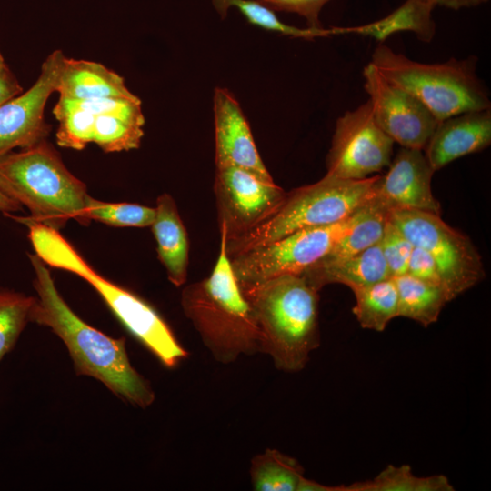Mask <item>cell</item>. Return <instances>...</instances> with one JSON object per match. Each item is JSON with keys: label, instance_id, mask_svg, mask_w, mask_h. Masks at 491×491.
<instances>
[{"label": "cell", "instance_id": "d590c367", "mask_svg": "<svg viewBox=\"0 0 491 491\" xmlns=\"http://www.w3.org/2000/svg\"><path fill=\"white\" fill-rule=\"evenodd\" d=\"M23 209V206L16 202L15 199L10 197L0 187V212L5 213H14Z\"/></svg>", "mask_w": 491, "mask_h": 491}, {"label": "cell", "instance_id": "1f68e13d", "mask_svg": "<svg viewBox=\"0 0 491 491\" xmlns=\"http://www.w3.org/2000/svg\"><path fill=\"white\" fill-rule=\"evenodd\" d=\"M273 11L296 13L303 16L308 27L324 28L319 20L322 7L330 0H257Z\"/></svg>", "mask_w": 491, "mask_h": 491}, {"label": "cell", "instance_id": "cb8c5ba5", "mask_svg": "<svg viewBox=\"0 0 491 491\" xmlns=\"http://www.w3.org/2000/svg\"><path fill=\"white\" fill-rule=\"evenodd\" d=\"M304 468L296 459L267 448L251 459L250 479L256 491H298Z\"/></svg>", "mask_w": 491, "mask_h": 491}, {"label": "cell", "instance_id": "2e32d148", "mask_svg": "<svg viewBox=\"0 0 491 491\" xmlns=\"http://www.w3.org/2000/svg\"><path fill=\"white\" fill-rule=\"evenodd\" d=\"M490 144L491 110L487 108L464 112L439 122L423 151L436 172Z\"/></svg>", "mask_w": 491, "mask_h": 491}, {"label": "cell", "instance_id": "4316f807", "mask_svg": "<svg viewBox=\"0 0 491 491\" xmlns=\"http://www.w3.org/2000/svg\"><path fill=\"white\" fill-rule=\"evenodd\" d=\"M36 297L0 288V362L16 344L21 333L31 322Z\"/></svg>", "mask_w": 491, "mask_h": 491}, {"label": "cell", "instance_id": "3957f363", "mask_svg": "<svg viewBox=\"0 0 491 491\" xmlns=\"http://www.w3.org/2000/svg\"><path fill=\"white\" fill-rule=\"evenodd\" d=\"M260 327L262 353L286 373L303 370L320 345L319 295L301 275L240 286Z\"/></svg>", "mask_w": 491, "mask_h": 491}, {"label": "cell", "instance_id": "ac0fdd59", "mask_svg": "<svg viewBox=\"0 0 491 491\" xmlns=\"http://www.w3.org/2000/svg\"><path fill=\"white\" fill-rule=\"evenodd\" d=\"M300 275L317 291L329 284H342L353 290L391 276L379 243L341 259L318 260Z\"/></svg>", "mask_w": 491, "mask_h": 491}, {"label": "cell", "instance_id": "52a82bcc", "mask_svg": "<svg viewBox=\"0 0 491 491\" xmlns=\"http://www.w3.org/2000/svg\"><path fill=\"white\" fill-rule=\"evenodd\" d=\"M370 63L384 78L418 99L438 122L464 112L490 108L487 89L476 73L473 57L426 64L380 44Z\"/></svg>", "mask_w": 491, "mask_h": 491}, {"label": "cell", "instance_id": "d6a6232c", "mask_svg": "<svg viewBox=\"0 0 491 491\" xmlns=\"http://www.w3.org/2000/svg\"><path fill=\"white\" fill-rule=\"evenodd\" d=\"M406 274L425 282L443 286L434 258L428 252L419 246H414L412 249Z\"/></svg>", "mask_w": 491, "mask_h": 491}, {"label": "cell", "instance_id": "d6986e66", "mask_svg": "<svg viewBox=\"0 0 491 491\" xmlns=\"http://www.w3.org/2000/svg\"><path fill=\"white\" fill-rule=\"evenodd\" d=\"M155 215L151 225L160 262L169 281L183 286L187 278L189 242L174 198L168 194L157 197Z\"/></svg>", "mask_w": 491, "mask_h": 491}, {"label": "cell", "instance_id": "7a4b0ae2", "mask_svg": "<svg viewBox=\"0 0 491 491\" xmlns=\"http://www.w3.org/2000/svg\"><path fill=\"white\" fill-rule=\"evenodd\" d=\"M219 233V254L211 274L186 286L180 302L213 357L231 364L243 355L262 353L263 337L226 255L225 235Z\"/></svg>", "mask_w": 491, "mask_h": 491}, {"label": "cell", "instance_id": "ba28073f", "mask_svg": "<svg viewBox=\"0 0 491 491\" xmlns=\"http://www.w3.org/2000/svg\"><path fill=\"white\" fill-rule=\"evenodd\" d=\"M389 219L413 246L432 256L451 300L485 277L481 256L470 238L447 225L440 215L393 209Z\"/></svg>", "mask_w": 491, "mask_h": 491}, {"label": "cell", "instance_id": "9a60e30c", "mask_svg": "<svg viewBox=\"0 0 491 491\" xmlns=\"http://www.w3.org/2000/svg\"><path fill=\"white\" fill-rule=\"evenodd\" d=\"M435 171L423 150L401 147L380 175L376 194L393 209H409L441 215L431 189Z\"/></svg>", "mask_w": 491, "mask_h": 491}, {"label": "cell", "instance_id": "603a6c76", "mask_svg": "<svg viewBox=\"0 0 491 491\" xmlns=\"http://www.w3.org/2000/svg\"><path fill=\"white\" fill-rule=\"evenodd\" d=\"M352 291L356 300L352 311L363 328L382 332L398 316V293L393 276Z\"/></svg>", "mask_w": 491, "mask_h": 491}, {"label": "cell", "instance_id": "6da1fadb", "mask_svg": "<svg viewBox=\"0 0 491 491\" xmlns=\"http://www.w3.org/2000/svg\"><path fill=\"white\" fill-rule=\"evenodd\" d=\"M28 256L37 295L31 322L49 327L64 342L77 375L100 381L133 406H151L155 392L132 366L125 338H113L80 318L59 294L46 265L35 254Z\"/></svg>", "mask_w": 491, "mask_h": 491}, {"label": "cell", "instance_id": "ffe728a7", "mask_svg": "<svg viewBox=\"0 0 491 491\" xmlns=\"http://www.w3.org/2000/svg\"><path fill=\"white\" fill-rule=\"evenodd\" d=\"M433 9L419 0H406L388 15L369 24L332 27L334 35L355 34L369 36L383 43L390 35L411 31L419 40L430 42L436 34V24L432 18Z\"/></svg>", "mask_w": 491, "mask_h": 491}, {"label": "cell", "instance_id": "f1b7e54d", "mask_svg": "<svg viewBox=\"0 0 491 491\" xmlns=\"http://www.w3.org/2000/svg\"><path fill=\"white\" fill-rule=\"evenodd\" d=\"M143 126L114 114L95 115L93 143L104 152L129 151L140 146Z\"/></svg>", "mask_w": 491, "mask_h": 491}, {"label": "cell", "instance_id": "836d02e7", "mask_svg": "<svg viewBox=\"0 0 491 491\" xmlns=\"http://www.w3.org/2000/svg\"><path fill=\"white\" fill-rule=\"evenodd\" d=\"M22 92V86L9 68L0 71V106Z\"/></svg>", "mask_w": 491, "mask_h": 491}, {"label": "cell", "instance_id": "277c9868", "mask_svg": "<svg viewBox=\"0 0 491 491\" xmlns=\"http://www.w3.org/2000/svg\"><path fill=\"white\" fill-rule=\"evenodd\" d=\"M28 228L35 254L47 266L73 273L100 295L125 329L172 368L188 356L160 314L145 299L98 274L60 234L59 230L20 216Z\"/></svg>", "mask_w": 491, "mask_h": 491}, {"label": "cell", "instance_id": "8d00e7d4", "mask_svg": "<svg viewBox=\"0 0 491 491\" xmlns=\"http://www.w3.org/2000/svg\"><path fill=\"white\" fill-rule=\"evenodd\" d=\"M8 68V66L6 65L5 62V59L0 52V71L4 70V69H6Z\"/></svg>", "mask_w": 491, "mask_h": 491}, {"label": "cell", "instance_id": "4dcf8cb0", "mask_svg": "<svg viewBox=\"0 0 491 491\" xmlns=\"http://www.w3.org/2000/svg\"><path fill=\"white\" fill-rule=\"evenodd\" d=\"M379 244L391 276L406 274L414 246L389 218Z\"/></svg>", "mask_w": 491, "mask_h": 491}, {"label": "cell", "instance_id": "83f0119b", "mask_svg": "<svg viewBox=\"0 0 491 491\" xmlns=\"http://www.w3.org/2000/svg\"><path fill=\"white\" fill-rule=\"evenodd\" d=\"M213 4L222 17L225 16L230 6H236L252 25L285 35L306 39L334 35L332 28H298L284 24L277 18L273 10L257 0H213Z\"/></svg>", "mask_w": 491, "mask_h": 491}, {"label": "cell", "instance_id": "5b68a950", "mask_svg": "<svg viewBox=\"0 0 491 491\" xmlns=\"http://www.w3.org/2000/svg\"><path fill=\"white\" fill-rule=\"evenodd\" d=\"M0 187L46 226L60 230L71 219L83 225L90 223L85 185L46 140L0 157Z\"/></svg>", "mask_w": 491, "mask_h": 491}, {"label": "cell", "instance_id": "8992f818", "mask_svg": "<svg viewBox=\"0 0 491 491\" xmlns=\"http://www.w3.org/2000/svg\"><path fill=\"white\" fill-rule=\"evenodd\" d=\"M379 178L342 179L326 174L314 184L295 188L268 220L240 238L225 241L226 255L232 258L299 229L342 222L376 194Z\"/></svg>", "mask_w": 491, "mask_h": 491}, {"label": "cell", "instance_id": "e0dca14e", "mask_svg": "<svg viewBox=\"0 0 491 491\" xmlns=\"http://www.w3.org/2000/svg\"><path fill=\"white\" fill-rule=\"evenodd\" d=\"M55 91L60 97L77 101L138 98L122 76L102 64L66 57Z\"/></svg>", "mask_w": 491, "mask_h": 491}, {"label": "cell", "instance_id": "e575fe53", "mask_svg": "<svg viewBox=\"0 0 491 491\" xmlns=\"http://www.w3.org/2000/svg\"><path fill=\"white\" fill-rule=\"evenodd\" d=\"M432 9L436 6H443L454 10L464 7H472L482 5L488 0H419Z\"/></svg>", "mask_w": 491, "mask_h": 491}, {"label": "cell", "instance_id": "5bb4252c", "mask_svg": "<svg viewBox=\"0 0 491 491\" xmlns=\"http://www.w3.org/2000/svg\"><path fill=\"white\" fill-rule=\"evenodd\" d=\"M215 168L235 166L274 182L256 146L249 124L231 92L214 93Z\"/></svg>", "mask_w": 491, "mask_h": 491}, {"label": "cell", "instance_id": "44dd1931", "mask_svg": "<svg viewBox=\"0 0 491 491\" xmlns=\"http://www.w3.org/2000/svg\"><path fill=\"white\" fill-rule=\"evenodd\" d=\"M393 277L398 293V316L414 320L425 327L436 323L446 304L451 301L441 286L406 273Z\"/></svg>", "mask_w": 491, "mask_h": 491}, {"label": "cell", "instance_id": "7c38bea8", "mask_svg": "<svg viewBox=\"0 0 491 491\" xmlns=\"http://www.w3.org/2000/svg\"><path fill=\"white\" fill-rule=\"evenodd\" d=\"M364 88L378 126L402 147L424 150L438 125L414 95L384 78L368 63L363 69Z\"/></svg>", "mask_w": 491, "mask_h": 491}, {"label": "cell", "instance_id": "7402d4cb", "mask_svg": "<svg viewBox=\"0 0 491 491\" xmlns=\"http://www.w3.org/2000/svg\"><path fill=\"white\" fill-rule=\"evenodd\" d=\"M391 208L376 194L361 209L350 230L320 260L354 256L380 242Z\"/></svg>", "mask_w": 491, "mask_h": 491}, {"label": "cell", "instance_id": "d4e9b609", "mask_svg": "<svg viewBox=\"0 0 491 491\" xmlns=\"http://www.w3.org/2000/svg\"><path fill=\"white\" fill-rule=\"evenodd\" d=\"M451 483L444 475L419 477L409 466H388L374 479L342 486V491H451Z\"/></svg>", "mask_w": 491, "mask_h": 491}, {"label": "cell", "instance_id": "484cf974", "mask_svg": "<svg viewBox=\"0 0 491 491\" xmlns=\"http://www.w3.org/2000/svg\"><path fill=\"white\" fill-rule=\"evenodd\" d=\"M53 114L59 123L56 131L58 145L83 150L93 143L95 114L77 101L59 96Z\"/></svg>", "mask_w": 491, "mask_h": 491}, {"label": "cell", "instance_id": "30bf717a", "mask_svg": "<svg viewBox=\"0 0 491 491\" xmlns=\"http://www.w3.org/2000/svg\"><path fill=\"white\" fill-rule=\"evenodd\" d=\"M214 192L219 232L225 241L240 238L273 216L286 192L238 167L215 168Z\"/></svg>", "mask_w": 491, "mask_h": 491}, {"label": "cell", "instance_id": "f546056e", "mask_svg": "<svg viewBox=\"0 0 491 491\" xmlns=\"http://www.w3.org/2000/svg\"><path fill=\"white\" fill-rule=\"evenodd\" d=\"M88 220H95L115 227H146L154 222L155 210L132 203H108L90 195L85 202Z\"/></svg>", "mask_w": 491, "mask_h": 491}, {"label": "cell", "instance_id": "9c48e42d", "mask_svg": "<svg viewBox=\"0 0 491 491\" xmlns=\"http://www.w3.org/2000/svg\"><path fill=\"white\" fill-rule=\"evenodd\" d=\"M362 207L342 222L299 229L229 258L239 286H251L285 275L302 274L325 256L350 230Z\"/></svg>", "mask_w": 491, "mask_h": 491}, {"label": "cell", "instance_id": "8fae6325", "mask_svg": "<svg viewBox=\"0 0 491 491\" xmlns=\"http://www.w3.org/2000/svg\"><path fill=\"white\" fill-rule=\"evenodd\" d=\"M395 142L376 124L366 101L336 123L326 155V175L364 179L388 167Z\"/></svg>", "mask_w": 491, "mask_h": 491}, {"label": "cell", "instance_id": "4fadbf2b", "mask_svg": "<svg viewBox=\"0 0 491 491\" xmlns=\"http://www.w3.org/2000/svg\"><path fill=\"white\" fill-rule=\"evenodd\" d=\"M65 58L61 50L52 52L34 85L0 106V157L15 148H28L45 140L50 126L44 119V110L56 89Z\"/></svg>", "mask_w": 491, "mask_h": 491}]
</instances>
